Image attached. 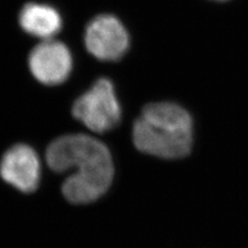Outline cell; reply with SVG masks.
<instances>
[{
  "label": "cell",
  "mask_w": 248,
  "mask_h": 248,
  "mask_svg": "<svg viewBox=\"0 0 248 248\" xmlns=\"http://www.w3.org/2000/svg\"><path fill=\"white\" fill-rule=\"evenodd\" d=\"M46 159L56 173L76 168V172L66 178L61 187L66 201L74 205L97 201L110 189L114 180L110 150L87 135H66L56 139L46 149Z\"/></svg>",
  "instance_id": "cell-1"
},
{
  "label": "cell",
  "mask_w": 248,
  "mask_h": 248,
  "mask_svg": "<svg viewBox=\"0 0 248 248\" xmlns=\"http://www.w3.org/2000/svg\"><path fill=\"white\" fill-rule=\"evenodd\" d=\"M133 138L137 149L143 153L165 159L182 158L191 149L192 120L176 104H149L135 122Z\"/></svg>",
  "instance_id": "cell-2"
},
{
  "label": "cell",
  "mask_w": 248,
  "mask_h": 248,
  "mask_svg": "<svg viewBox=\"0 0 248 248\" xmlns=\"http://www.w3.org/2000/svg\"><path fill=\"white\" fill-rule=\"evenodd\" d=\"M74 117L94 133L111 130L121 119V107L110 80L99 79L78 98L73 107Z\"/></svg>",
  "instance_id": "cell-3"
},
{
  "label": "cell",
  "mask_w": 248,
  "mask_h": 248,
  "mask_svg": "<svg viewBox=\"0 0 248 248\" xmlns=\"http://www.w3.org/2000/svg\"><path fill=\"white\" fill-rule=\"evenodd\" d=\"M85 45L91 55L103 61H116L129 48V35L118 18L100 15L92 19L85 31Z\"/></svg>",
  "instance_id": "cell-4"
},
{
  "label": "cell",
  "mask_w": 248,
  "mask_h": 248,
  "mask_svg": "<svg viewBox=\"0 0 248 248\" xmlns=\"http://www.w3.org/2000/svg\"><path fill=\"white\" fill-rule=\"evenodd\" d=\"M0 176L22 192L35 191L41 181V162L35 150L25 144L11 147L0 161Z\"/></svg>",
  "instance_id": "cell-5"
},
{
  "label": "cell",
  "mask_w": 248,
  "mask_h": 248,
  "mask_svg": "<svg viewBox=\"0 0 248 248\" xmlns=\"http://www.w3.org/2000/svg\"><path fill=\"white\" fill-rule=\"evenodd\" d=\"M29 68L37 81L46 85L63 83L73 68V57L61 42L46 41L31 51Z\"/></svg>",
  "instance_id": "cell-6"
},
{
  "label": "cell",
  "mask_w": 248,
  "mask_h": 248,
  "mask_svg": "<svg viewBox=\"0 0 248 248\" xmlns=\"http://www.w3.org/2000/svg\"><path fill=\"white\" fill-rule=\"evenodd\" d=\"M20 26L25 32L42 38H49L58 33L62 27L61 16L48 4L27 3L19 15Z\"/></svg>",
  "instance_id": "cell-7"
}]
</instances>
